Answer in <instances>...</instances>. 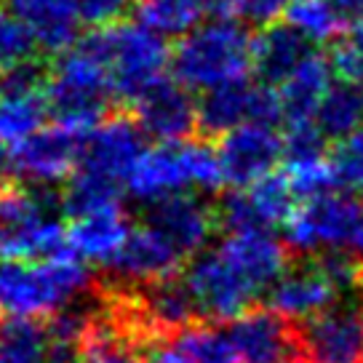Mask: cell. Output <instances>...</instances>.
Here are the masks:
<instances>
[{"label":"cell","instance_id":"cell-1","mask_svg":"<svg viewBox=\"0 0 363 363\" xmlns=\"http://www.w3.org/2000/svg\"><path fill=\"white\" fill-rule=\"evenodd\" d=\"M91 291L89 264L72 251L33 262H0V305L11 315L54 318Z\"/></svg>","mask_w":363,"mask_h":363},{"label":"cell","instance_id":"cell-2","mask_svg":"<svg viewBox=\"0 0 363 363\" xmlns=\"http://www.w3.org/2000/svg\"><path fill=\"white\" fill-rule=\"evenodd\" d=\"M113 96L110 72L86 38L59 54L43 94L45 110L54 123L75 134H89L104 123L113 115Z\"/></svg>","mask_w":363,"mask_h":363},{"label":"cell","instance_id":"cell-3","mask_svg":"<svg viewBox=\"0 0 363 363\" xmlns=\"http://www.w3.org/2000/svg\"><path fill=\"white\" fill-rule=\"evenodd\" d=\"M254 38L233 19L198 24L171 51L174 78L190 91H208L222 83L243 80L251 69Z\"/></svg>","mask_w":363,"mask_h":363},{"label":"cell","instance_id":"cell-4","mask_svg":"<svg viewBox=\"0 0 363 363\" xmlns=\"http://www.w3.org/2000/svg\"><path fill=\"white\" fill-rule=\"evenodd\" d=\"M62 198L48 190L0 187V262H33L69 251L67 230L59 219Z\"/></svg>","mask_w":363,"mask_h":363},{"label":"cell","instance_id":"cell-5","mask_svg":"<svg viewBox=\"0 0 363 363\" xmlns=\"http://www.w3.org/2000/svg\"><path fill=\"white\" fill-rule=\"evenodd\" d=\"M225 184L222 163L216 150L206 142H179L145 150L128 174L125 190L145 206H152L177 193L198 190L216 193Z\"/></svg>","mask_w":363,"mask_h":363},{"label":"cell","instance_id":"cell-6","mask_svg":"<svg viewBox=\"0 0 363 363\" xmlns=\"http://www.w3.org/2000/svg\"><path fill=\"white\" fill-rule=\"evenodd\" d=\"M102 57L118 99L136 102L166 78L171 51L163 35L139 22H115L86 38Z\"/></svg>","mask_w":363,"mask_h":363},{"label":"cell","instance_id":"cell-7","mask_svg":"<svg viewBox=\"0 0 363 363\" xmlns=\"http://www.w3.org/2000/svg\"><path fill=\"white\" fill-rule=\"evenodd\" d=\"M286 243L307 257L347 254L363 262V198L352 193L307 198L286 219Z\"/></svg>","mask_w":363,"mask_h":363},{"label":"cell","instance_id":"cell-8","mask_svg":"<svg viewBox=\"0 0 363 363\" xmlns=\"http://www.w3.org/2000/svg\"><path fill=\"white\" fill-rule=\"evenodd\" d=\"M281 123V96L272 86L249 83V80H233L216 89L203 91L198 102V131L203 139L225 136L243 123Z\"/></svg>","mask_w":363,"mask_h":363},{"label":"cell","instance_id":"cell-9","mask_svg":"<svg viewBox=\"0 0 363 363\" xmlns=\"http://www.w3.org/2000/svg\"><path fill=\"white\" fill-rule=\"evenodd\" d=\"M184 281L193 291L201 318L208 323H230L249 313L251 302L259 296V289L249 284L219 249H206L193 257L184 272Z\"/></svg>","mask_w":363,"mask_h":363},{"label":"cell","instance_id":"cell-10","mask_svg":"<svg viewBox=\"0 0 363 363\" xmlns=\"http://www.w3.org/2000/svg\"><path fill=\"white\" fill-rule=\"evenodd\" d=\"M142 152H145V131L139 128L136 118L115 113L94 131L83 134L75 171L121 187L128 182V174L134 171Z\"/></svg>","mask_w":363,"mask_h":363},{"label":"cell","instance_id":"cell-11","mask_svg":"<svg viewBox=\"0 0 363 363\" xmlns=\"http://www.w3.org/2000/svg\"><path fill=\"white\" fill-rule=\"evenodd\" d=\"M80 139L83 136L62 125L38 128L35 134L13 142V147L6 152L9 171L19 182L40 187L59 184L62 179H69L72 171L78 169Z\"/></svg>","mask_w":363,"mask_h":363},{"label":"cell","instance_id":"cell-12","mask_svg":"<svg viewBox=\"0 0 363 363\" xmlns=\"http://www.w3.org/2000/svg\"><path fill=\"white\" fill-rule=\"evenodd\" d=\"M227 340L240 363H302L299 323L270 307L230 320Z\"/></svg>","mask_w":363,"mask_h":363},{"label":"cell","instance_id":"cell-13","mask_svg":"<svg viewBox=\"0 0 363 363\" xmlns=\"http://www.w3.org/2000/svg\"><path fill=\"white\" fill-rule=\"evenodd\" d=\"M302 363H363V307L331 305L299 320Z\"/></svg>","mask_w":363,"mask_h":363},{"label":"cell","instance_id":"cell-14","mask_svg":"<svg viewBox=\"0 0 363 363\" xmlns=\"http://www.w3.org/2000/svg\"><path fill=\"white\" fill-rule=\"evenodd\" d=\"M216 155L222 163L225 182L233 187H249L270 177L284 158V136L270 123H243L230 134L219 136Z\"/></svg>","mask_w":363,"mask_h":363},{"label":"cell","instance_id":"cell-15","mask_svg":"<svg viewBox=\"0 0 363 363\" xmlns=\"http://www.w3.org/2000/svg\"><path fill=\"white\" fill-rule=\"evenodd\" d=\"M134 118L145 136L160 145H179L198 131V104L179 80H160L134 102Z\"/></svg>","mask_w":363,"mask_h":363},{"label":"cell","instance_id":"cell-16","mask_svg":"<svg viewBox=\"0 0 363 363\" xmlns=\"http://www.w3.org/2000/svg\"><path fill=\"white\" fill-rule=\"evenodd\" d=\"M147 227L160 233L182 257L206 251L216 222V211L195 193H177L147 206Z\"/></svg>","mask_w":363,"mask_h":363},{"label":"cell","instance_id":"cell-17","mask_svg":"<svg viewBox=\"0 0 363 363\" xmlns=\"http://www.w3.org/2000/svg\"><path fill=\"white\" fill-rule=\"evenodd\" d=\"M337 294L340 286L331 281L323 264L315 257H305L296 267H289L275 281V286L267 291V302L270 310L291 320H307L337 305Z\"/></svg>","mask_w":363,"mask_h":363},{"label":"cell","instance_id":"cell-18","mask_svg":"<svg viewBox=\"0 0 363 363\" xmlns=\"http://www.w3.org/2000/svg\"><path fill=\"white\" fill-rule=\"evenodd\" d=\"M182 259L184 257L171 246L169 240L160 233H155L152 227L145 225L131 233V238L125 240L121 254L110 264V272L115 275V286L136 289V286L177 275Z\"/></svg>","mask_w":363,"mask_h":363},{"label":"cell","instance_id":"cell-19","mask_svg":"<svg viewBox=\"0 0 363 363\" xmlns=\"http://www.w3.org/2000/svg\"><path fill=\"white\" fill-rule=\"evenodd\" d=\"M235 270L262 291H270L275 281L289 270V249L284 240L270 235L267 230L227 233L216 246Z\"/></svg>","mask_w":363,"mask_h":363},{"label":"cell","instance_id":"cell-20","mask_svg":"<svg viewBox=\"0 0 363 363\" xmlns=\"http://www.w3.org/2000/svg\"><path fill=\"white\" fill-rule=\"evenodd\" d=\"M131 219L121 206H104L96 211H89L83 216H75L72 227L67 230L69 251L83 259L86 264H113V259L121 254L125 240L131 238Z\"/></svg>","mask_w":363,"mask_h":363},{"label":"cell","instance_id":"cell-21","mask_svg":"<svg viewBox=\"0 0 363 363\" xmlns=\"http://www.w3.org/2000/svg\"><path fill=\"white\" fill-rule=\"evenodd\" d=\"M313 40L296 30L294 24H270L262 27V33L254 38V54H251V69L264 86H284L296 69L305 65V59L313 54Z\"/></svg>","mask_w":363,"mask_h":363},{"label":"cell","instance_id":"cell-22","mask_svg":"<svg viewBox=\"0 0 363 363\" xmlns=\"http://www.w3.org/2000/svg\"><path fill=\"white\" fill-rule=\"evenodd\" d=\"M45 54H65L78 43L80 16L69 0H9Z\"/></svg>","mask_w":363,"mask_h":363},{"label":"cell","instance_id":"cell-23","mask_svg":"<svg viewBox=\"0 0 363 363\" xmlns=\"http://www.w3.org/2000/svg\"><path fill=\"white\" fill-rule=\"evenodd\" d=\"M152 363H240L227 331L198 320L152 347Z\"/></svg>","mask_w":363,"mask_h":363},{"label":"cell","instance_id":"cell-24","mask_svg":"<svg viewBox=\"0 0 363 363\" xmlns=\"http://www.w3.org/2000/svg\"><path fill=\"white\" fill-rule=\"evenodd\" d=\"M331 75H334V69H331L329 57L313 51L305 59V65L278 89L286 123H305V121L315 118L318 104L331 86Z\"/></svg>","mask_w":363,"mask_h":363},{"label":"cell","instance_id":"cell-25","mask_svg":"<svg viewBox=\"0 0 363 363\" xmlns=\"http://www.w3.org/2000/svg\"><path fill=\"white\" fill-rule=\"evenodd\" d=\"M315 125L326 134V139H347L363 128V89L361 83L337 80L315 110Z\"/></svg>","mask_w":363,"mask_h":363},{"label":"cell","instance_id":"cell-26","mask_svg":"<svg viewBox=\"0 0 363 363\" xmlns=\"http://www.w3.org/2000/svg\"><path fill=\"white\" fill-rule=\"evenodd\" d=\"M51 334L38 318L11 315L0 323V363H45Z\"/></svg>","mask_w":363,"mask_h":363},{"label":"cell","instance_id":"cell-27","mask_svg":"<svg viewBox=\"0 0 363 363\" xmlns=\"http://www.w3.org/2000/svg\"><path fill=\"white\" fill-rule=\"evenodd\" d=\"M83 363H145V355L142 347L107 318L104 305H99V313L83 340Z\"/></svg>","mask_w":363,"mask_h":363},{"label":"cell","instance_id":"cell-28","mask_svg":"<svg viewBox=\"0 0 363 363\" xmlns=\"http://www.w3.org/2000/svg\"><path fill=\"white\" fill-rule=\"evenodd\" d=\"M134 6L139 22L163 38H184L206 13L201 0H136Z\"/></svg>","mask_w":363,"mask_h":363},{"label":"cell","instance_id":"cell-29","mask_svg":"<svg viewBox=\"0 0 363 363\" xmlns=\"http://www.w3.org/2000/svg\"><path fill=\"white\" fill-rule=\"evenodd\" d=\"M286 19L313 43L337 40L345 27V19L337 11L334 0H294L286 11Z\"/></svg>","mask_w":363,"mask_h":363},{"label":"cell","instance_id":"cell-30","mask_svg":"<svg viewBox=\"0 0 363 363\" xmlns=\"http://www.w3.org/2000/svg\"><path fill=\"white\" fill-rule=\"evenodd\" d=\"M246 195H249L251 206H254V211L259 216V225L267 230V227L278 225V222H284L294 214V190H291V184L289 179L284 177H278V174H270V177H264V179L254 182L249 187H243Z\"/></svg>","mask_w":363,"mask_h":363},{"label":"cell","instance_id":"cell-31","mask_svg":"<svg viewBox=\"0 0 363 363\" xmlns=\"http://www.w3.org/2000/svg\"><path fill=\"white\" fill-rule=\"evenodd\" d=\"M43 96H0V142H19L43 123Z\"/></svg>","mask_w":363,"mask_h":363},{"label":"cell","instance_id":"cell-32","mask_svg":"<svg viewBox=\"0 0 363 363\" xmlns=\"http://www.w3.org/2000/svg\"><path fill=\"white\" fill-rule=\"evenodd\" d=\"M35 38L9 3H0V78L35 57Z\"/></svg>","mask_w":363,"mask_h":363},{"label":"cell","instance_id":"cell-33","mask_svg":"<svg viewBox=\"0 0 363 363\" xmlns=\"http://www.w3.org/2000/svg\"><path fill=\"white\" fill-rule=\"evenodd\" d=\"M334 187L363 198V128L337 142L329 155Z\"/></svg>","mask_w":363,"mask_h":363},{"label":"cell","instance_id":"cell-34","mask_svg":"<svg viewBox=\"0 0 363 363\" xmlns=\"http://www.w3.org/2000/svg\"><path fill=\"white\" fill-rule=\"evenodd\" d=\"M326 134L315 125V121L305 123H291L284 136V160L286 166L296 163H313V160H326Z\"/></svg>","mask_w":363,"mask_h":363},{"label":"cell","instance_id":"cell-35","mask_svg":"<svg viewBox=\"0 0 363 363\" xmlns=\"http://www.w3.org/2000/svg\"><path fill=\"white\" fill-rule=\"evenodd\" d=\"M286 179H289L296 198H305V201L307 198H315V195L331 193V187H334L329 158L286 166Z\"/></svg>","mask_w":363,"mask_h":363},{"label":"cell","instance_id":"cell-36","mask_svg":"<svg viewBox=\"0 0 363 363\" xmlns=\"http://www.w3.org/2000/svg\"><path fill=\"white\" fill-rule=\"evenodd\" d=\"M80 22L91 24V27H110L125 13V9L136 3V0H69Z\"/></svg>","mask_w":363,"mask_h":363},{"label":"cell","instance_id":"cell-37","mask_svg":"<svg viewBox=\"0 0 363 363\" xmlns=\"http://www.w3.org/2000/svg\"><path fill=\"white\" fill-rule=\"evenodd\" d=\"M294 0H240V16L254 27H270Z\"/></svg>","mask_w":363,"mask_h":363},{"label":"cell","instance_id":"cell-38","mask_svg":"<svg viewBox=\"0 0 363 363\" xmlns=\"http://www.w3.org/2000/svg\"><path fill=\"white\" fill-rule=\"evenodd\" d=\"M203 11L214 19H233L235 13H240V0H201Z\"/></svg>","mask_w":363,"mask_h":363},{"label":"cell","instance_id":"cell-39","mask_svg":"<svg viewBox=\"0 0 363 363\" xmlns=\"http://www.w3.org/2000/svg\"><path fill=\"white\" fill-rule=\"evenodd\" d=\"M337 11L345 19V24H361L363 22V0H334Z\"/></svg>","mask_w":363,"mask_h":363},{"label":"cell","instance_id":"cell-40","mask_svg":"<svg viewBox=\"0 0 363 363\" xmlns=\"http://www.w3.org/2000/svg\"><path fill=\"white\" fill-rule=\"evenodd\" d=\"M345 40H347L352 51H355V54H358V57L363 59V22H361V24H355V27H352V33L347 35Z\"/></svg>","mask_w":363,"mask_h":363}]
</instances>
